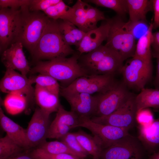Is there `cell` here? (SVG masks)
I'll list each match as a JSON object with an SVG mask.
<instances>
[{"mask_svg":"<svg viewBox=\"0 0 159 159\" xmlns=\"http://www.w3.org/2000/svg\"><path fill=\"white\" fill-rule=\"evenodd\" d=\"M74 50L63 40L57 20L49 19L39 40L31 54L37 62L66 57L73 54Z\"/></svg>","mask_w":159,"mask_h":159,"instance_id":"1","label":"cell"},{"mask_svg":"<svg viewBox=\"0 0 159 159\" xmlns=\"http://www.w3.org/2000/svg\"><path fill=\"white\" fill-rule=\"evenodd\" d=\"M79 56L74 53L68 58L58 57L37 62L30 72L49 75L66 87L77 78L87 75L79 63Z\"/></svg>","mask_w":159,"mask_h":159,"instance_id":"2","label":"cell"},{"mask_svg":"<svg viewBox=\"0 0 159 159\" xmlns=\"http://www.w3.org/2000/svg\"><path fill=\"white\" fill-rule=\"evenodd\" d=\"M79 63L87 75H114L120 71L124 60L117 52L101 45L93 51L81 55Z\"/></svg>","mask_w":159,"mask_h":159,"instance_id":"3","label":"cell"},{"mask_svg":"<svg viewBox=\"0 0 159 159\" xmlns=\"http://www.w3.org/2000/svg\"><path fill=\"white\" fill-rule=\"evenodd\" d=\"M21 24L17 41L31 54L39 40L49 19L43 12L32 11L28 6L21 8Z\"/></svg>","mask_w":159,"mask_h":159,"instance_id":"4","label":"cell"},{"mask_svg":"<svg viewBox=\"0 0 159 159\" xmlns=\"http://www.w3.org/2000/svg\"><path fill=\"white\" fill-rule=\"evenodd\" d=\"M110 26L105 46L117 52L124 61L134 56L135 39L124 27V21L117 15L109 19Z\"/></svg>","mask_w":159,"mask_h":159,"instance_id":"5","label":"cell"},{"mask_svg":"<svg viewBox=\"0 0 159 159\" xmlns=\"http://www.w3.org/2000/svg\"><path fill=\"white\" fill-rule=\"evenodd\" d=\"M148 156L138 137L129 134L104 149L100 159H147Z\"/></svg>","mask_w":159,"mask_h":159,"instance_id":"6","label":"cell"},{"mask_svg":"<svg viewBox=\"0 0 159 159\" xmlns=\"http://www.w3.org/2000/svg\"><path fill=\"white\" fill-rule=\"evenodd\" d=\"M127 87L123 82H116L108 90L96 95L95 110L93 116H106L116 110L131 94Z\"/></svg>","mask_w":159,"mask_h":159,"instance_id":"7","label":"cell"},{"mask_svg":"<svg viewBox=\"0 0 159 159\" xmlns=\"http://www.w3.org/2000/svg\"><path fill=\"white\" fill-rule=\"evenodd\" d=\"M135 95L131 93L128 98L116 110L105 116H93L91 119L98 123L112 125L129 130L136 125L137 110Z\"/></svg>","mask_w":159,"mask_h":159,"instance_id":"8","label":"cell"},{"mask_svg":"<svg viewBox=\"0 0 159 159\" xmlns=\"http://www.w3.org/2000/svg\"><path fill=\"white\" fill-rule=\"evenodd\" d=\"M152 72V64L133 57L123 65L120 72L127 87L140 90L150 80Z\"/></svg>","mask_w":159,"mask_h":159,"instance_id":"9","label":"cell"},{"mask_svg":"<svg viewBox=\"0 0 159 159\" xmlns=\"http://www.w3.org/2000/svg\"><path fill=\"white\" fill-rule=\"evenodd\" d=\"M116 82L114 75H87L77 78L68 86L60 89V92L91 95L100 93L109 89Z\"/></svg>","mask_w":159,"mask_h":159,"instance_id":"10","label":"cell"},{"mask_svg":"<svg viewBox=\"0 0 159 159\" xmlns=\"http://www.w3.org/2000/svg\"><path fill=\"white\" fill-rule=\"evenodd\" d=\"M21 8H0V50L3 52L17 42L21 24Z\"/></svg>","mask_w":159,"mask_h":159,"instance_id":"11","label":"cell"},{"mask_svg":"<svg viewBox=\"0 0 159 159\" xmlns=\"http://www.w3.org/2000/svg\"><path fill=\"white\" fill-rule=\"evenodd\" d=\"M78 127L89 130L103 149L130 134L129 130L112 125L95 122L90 117H80Z\"/></svg>","mask_w":159,"mask_h":159,"instance_id":"12","label":"cell"},{"mask_svg":"<svg viewBox=\"0 0 159 159\" xmlns=\"http://www.w3.org/2000/svg\"><path fill=\"white\" fill-rule=\"evenodd\" d=\"M30 78L11 69H6L1 80L0 88L3 92L19 95L28 101L34 98V89Z\"/></svg>","mask_w":159,"mask_h":159,"instance_id":"13","label":"cell"},{"mask_svg":"<svg viewBox=\"0 0 159 159\" xmlns=\"http://www.w3.org/2000/svg\"><path fill=\"white\" fill-rule=\"evenodd\" d=\"M50 115L36 108L26 129L30 147L39 146L46 141L50 126Z\"/></svg>","mask_w":159,"mask_h":159,"instance_id":"14","label":"cell"},{"mask_svg":"<svg viewBox=\"0 0 159 159\" xmlns=\"http://www.w3.org/2000/svg\"><path fill=\"white\" fill-rule=\"evenodd\" d=\"M80 119L76 113L65 110L60 105L54 119L50 124L47 138L61 139L71 129L78 127Z\"/></svg>","mask_w":159,"mask_h":159,"instance_id":"15","label":"cell"},{"mask_svg":"<svg viewBox=\"0 0 159 159\" xmlns=\"http://www.w3.org/2000/svg\"><path fill=\"white\" fill-rule=\"evenodd\" d=\"M23 47L19 41L11 44L2 52L1 60L6 69L16 70L26 76L31 69L23 52Z\"/></svg>","mask_w":159,"mask_h":159,"instance_id":"16","label":"cell"},{"mask_svg":"<svg viewBox=\"0 0 159 159\" xmlns=\"http://www.w3.org/2000/svg\"><path fill=\"white\" fill-rule=\"evenodd\" d=\"M69 104L71 111L80 117H91L93 115L95 107L96 96L83 92H60Z\"/></svg>","mask_w":159,"mask_h":159,"instance_id":"17","label":"cell"},{"mask_svg":"<svg viewBox=\"0 0 159 159\" xmlns=\"http://www.w3.org/2000/svg\"><path fill=\"white\" fill-rule=\"evenodd\" d=\"M110 26L109 19H106L99 27L86 33L77 49L80 55L91 52L101 45L107 39Z\"/></svg>","mask_w":159,"mask_h":159,"instance_id":"18","label":"cell"},{"mask_svg":"<svg viewBox=\"0 0 159 159\" xmlns=\"http://www.w3.org/2000/svg\"><path fill=\"white\" fill-rule=\"evenodd\" d=\"M137 137L148 155L159 150V117L147 126L138 125Z\"/></svg>","mask_w":159,"mask_h":159,"instance_id":"19","label":"cell"},{"mask_svg":"<svg viewBox=\"0 0 159 159\" xmlns=\"http://www.w3.org/2000/svg\"><path fill=\"white\" fill-rule=\"evenodd\" d=\"M0 123L6 135L23 148H30L26 135V129L6 116L0 108Z\"/></svg>","mask_w":159,"mask_h":159,"instance_id":"20","label":"cell"},{"mask_svg":"<svg viewBox=\"0 0 159 159\" xmlns=\"http://www.w3.org/2000/svg\"><path fill=\"white\" fill-rule=\"evenodd\" d=\"M34 98L39 107L43 111L50 115L57 112L61 105L59 96L36 85Z\"/></svg>","mask_w":159,"mask_h":159,"instance_id":"21","label":"cell"},{"mask_svg":"<svg viewBox=\"0 0 159 159\" xmlns=\"http://www.w3.org/2000/svg\"><path fill=\"white\" fill-rule=\"evenodd\" d=\"M135 101L137 111L151 107L159 112V90L144 88L135 95Z\"/></svg>","mask_w":159,"mask_h":159,"instance_id":"22","label":"cell"},{"mask_svg":"<svg viewBox=\"0 0 159 159\" xmlns=\"http://www.w3.org/2000/svg\"><path fill=\"white\" fill-rule=\"evenodd\" d=\"M153 29V24L151 23L146 32L138 40L134 55L132 57L150 64H152L151 47Z\"/></svg>","mask_w":159,"mask_h":159,"instance_id":"23","label":"cell"},{"mask_svg":"<svg viewBox=\"0 0 159 159\" xmlns=\"http://www.w3.org/2000/svg\"><path fill=\"white\" fill-rule=\"evenodd\" d=\"M129 20L147 21L148 12L153 10V0H127Z\"/></svg>","mask_w":159,"mask_h":159,"instance_id":"24","label":"cell"},{"mask_svg":"<svg viewBox=\"0 0 159 159\" xmlns=\"http://www.w3.org/2000/svg\"><path fill=\"white\" fill-rule=\"evenodd\" d=\"M74 134L82 147L92 156L93 159H100L103 148L94 137L81 130Z\"/></svg>","mask_w":159,"mask_h":159,"instance_id":"25","label":"cell"},{"mask_svg":"<svg viewBox=\"0 0 159 159\" xmlns=\"http://www.w3.org/2000/svg\"><path fill=\"white\" fill-rule=\"evenodd\" d=\"M44 12L50 19L54 20H65L71 22L74 16L73 7L67 5L61 0Z\"/></svg>","mask_w":159,"mask_h":159,"instance_id":"26","label":"cell"},{"mask_svg":"<svg viewBox=\"0 0 159 159\" xmlns=\"http://www.w3.org/2000/svg\"><path fill=\"white\" fill-rule=\"evenodd\" d=\"M38 148L49 154H68L73 155L81 159H84L86 158L71 150L62 141L50 142L46 141L40 145Z\"/></svg>","mask_w":159,"mask_h":159,"instance_id":"27","label":"cell"},{"mask_svg":"<svg viewBox=\"0 0 159 159\" xmlns=\"http://www.w3.org/2000/svg\"><path fill=\"white\" fill-rule=\"evenodd\" d=\"M28 101L22 96L15 94H9L4 101L5 108L9 113L15 115L25 110Z\"/></svg>","mask_w":159,"mask_h":159,"instance_id":"28","label":"cell"},{"mask_svg":"<svg viewBox=\"0 0 159 159\" xmlns=\"http://www.w3.org/2000/svg\"><path fill=\"white\" fill-rule=\"evenodd\" d=\"M72 7L74 10V16L71 22L85 33L92 29L86 15L83 1L77 0Z\"/></svg>","mask_w":159,"mask_h":159,"instance_id":"29","label":"cell"},{"mask_svg":"<svg viewBox=\"0 0 159 159\" xmlns=\"http://www.w3.org/2000/svg\"><path fill=\"white\" fill-rule=\"evenodd\" d=\"M101 7L110 9L122 18L128 13L127 0H87L83 1Z\"/></svg>","mask_w":159,"mask_h":159,"instance_id":"30","label":"cell"},{"mask_svg":"<svg viewBox=\"0 0 159 159\" xmlns=\"http://www.w3.org/2000/svg\"><path fill=\"white\" fill-rule=\"evenodd\" d=\"M32 84L36 85L51 93L59 96L60 88L58 81L52 77L47 75L39 74L29 78Z\"/></svg>","mask_w":159,"mask_h":159,"instance_id":"31","label":"cell"},{"mask_svg":"<svg viewBox=\"0 0 159 159\" xmlns=\"http://www.w3.org/2000/svg\"><path fill=\"white\" fill-rule=\"evenodd\" d=\"M23 148L6 135L0 139V159H10L17 155Z\"/></svg>","mask_w":159,"mask_h":159,"instance_id":"32","label":"cell"},{"mask_svg":"<svg viewBox=\"0 0 159 159\" xmlns=\"http://www.w3.org/2000/svg\"><path fill=\"white\" fill-rule=\"evenodd\" d=\"M150 25H148L147 21L129 20L127 22H124L123 26L133 36L135 40H138L146 32Z\"/></svg>","mask_w":159,"mask_h":159,"instance_id":"33","label":"cell"},{"mask_svg":"<svg viewBox=\"0 0 159 159\" xmlns=\"http://www.w3.org/2000/svg\"><path fill=\"white\" fill-rule=\"evenodd\" d=\"M83 1V5L87 20L92 29L97 27V22L101 20H106L104 13L88 3Z\"/></svg>","mask_w":159,"mask_h":159,"instance_id":"34","label":"cell"},{"mask_svg":"<svg viewBox=\"0 0 159 159\" xmlns=\"http://www.w3.org/2000/svg\"><path fill=\"white\" fill-rule=\"evenodd\" d=\"M62 141L74 151L86 158L88 153L82 147L77 139L74 133L69 132L61 138Z\"/></svg>","mask_w":159,"mask_h":159,"instance_id":"35","label":"cell"},{"mask_svg":"<svg viewBox=\"0 0 159 159\" xmlns=\"http://www.w3.org/2000/svg\"><path fill=\"white\" fill-rule=\"evenodd\" d=\"M30 155L35 159H81L73 155L68 154H49L38 148L34 150Z\"/></svg>","mask_w":159,"mask_h":159,"instance_id":"36","label":"cell"},{"mask_svg":"<svg viewBox=\"0 0 159 159\" xmlns=\"http://www.w3.org/2000/svg\"><path fill=\"white\" fill-rule=\"evenodd\" d=\"M61 0H30L28 6L32 11L44 12L50 7L57 4Z\"/></svg>","mask_w":159,"mask_h":159,"instance_id":"37","label":"cell"},{"mask_svg":"<svg viewBox=\"0 0 159 159\" xmlns=\"http://www.w3.org/2000/svg\"><path fill=\"white\" fill-rule=\"evenodd\" d=\"M136 119L138 125L144 126L149 125L155 119L152 112L149 108H145L138 111Z\"/></svg>","mask_w":159,"mask_h":159,"instance_id":"38","label":"cell"},{"mask_svg":"<svg viewBox=\"0 0 159 159\" xmlns=\"http://www.w3.org/2000/svg\"><path fill=\"white\" fill-rule=\"evenodd\" d=\"M59 28L62 37L65 42L71 46H75L77 48L79 45L74 36L66 26L64 20H58Z\"/></svg>","mask_w":159,"mask_h":159,"instance_id":"39","label":"cell"},{"mask_svg":"<svg viewBox=\"0 0 159 159\" xmlns=\"http://www.w3.org/2000/svg\"><path fill=\"white\" fill-rule=\"evenodd\" d=\"M30 0H0V8H9L14 10L29 6Z\"/></svg>","mask_w":159,"mask_h":159,"instance_id":"40","label":"cell"},{"mask_svg":"<svg viewBox=\"0 0 159 159\" xmlns=\"http://www.w3.org/2000/svg\"><path fill=\"white\" fill-rule=\"evenodd\" d=\"M64 20L67 28L74 36L79 46L86 33L79 29L71 22Z\"/></svg>","mask_w":159,"mask_h":159,"instance_id":"41","label":"cell"},{"mask_svg":"<svg viewBox=\"0 0 159 159\" xmlns=\"http://www.w3.org/2000/svg\"><path fill=\"white\" fill-rule=\"evenodd\" d=\"M153 10L154 11L153 29L159 27V0H153Z\"/></svg>","mask_w":159,"mask_h":159,"instance_id":"42","label":"cell"},{"mask_svg":"<svg viewBox=\"0 0 159 159\" xmlns=\"http://www.w3.org/2000/svg\"><path fill=\"white\" fill-rule=\"evenodd\" d=\"M153 53L159 52V31L153 33L151 39Z\"/></svg>","mask_w":159,"mask_h":159,"instance_id":"43","label":"cell"},{"mask_svg":"<svg viewBox=\"0 0 159 159\" xmlns=\"http://www.w3.org/2000/svg\"><path fill=\"white\" fill-rule=\"evenodd\" d=\"M152 56L156 58L157 70L156 75L154 81V85L156 89L159 90V52L152 53Z\"/></svg>","mask_w":159,"mask_h":159,"instance_id":"44","label":"cell"},{"mask_svg":"<svg viewBox=\"0 0 159 159\" xmlns=\"http://www.w3.org/2000/svg\"><path fill=\"white\" fill-rule=\"evenodd\" d=\"M10 159H35L31 155H18Z\"/></svg>","mask_w":159,"mask_h":159,"instance_id":"45","label":"cell"},{"mask_svg":"<svg viewBox=\"0 0 159 159\" xmlns=\"http://www.w3.org/2000/svg\"><path fill=\"white\" fill-rule=\"evenodd\" d=\"M147 159H159V150L148 155Z\"/></svg>","mask_w":159,"mask_h":159,"instance_id":"46","label":"cell"},{"mask_svg":"<svg viewBox=\"0 0 159 159\" xmlns=\"http://www.w3.org/2000/svg\"></svg>","mask_w":159,"mask_h":159,"instance_id":"47","label":"cell"}]
</instances>
